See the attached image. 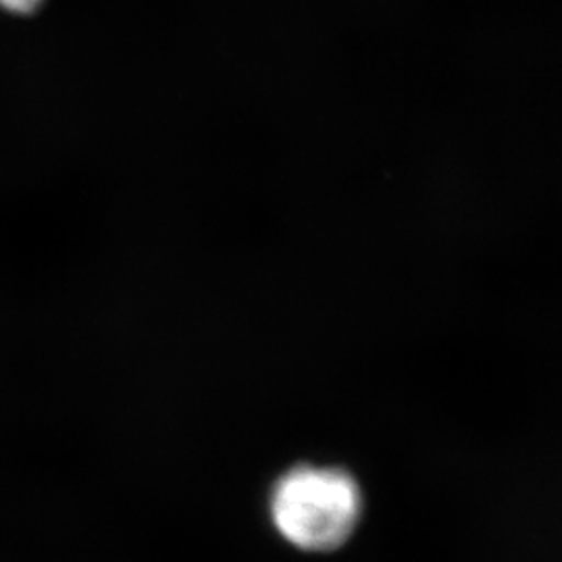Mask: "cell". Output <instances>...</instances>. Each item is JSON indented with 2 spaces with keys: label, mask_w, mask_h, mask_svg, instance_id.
<instances>
[{
  "label": "cell",
  "mask_w": 562,
  "mask_h": 562,
  "mask_svg": "<svg viewBox=\"0 0 562 562\" xmlns=\"http://www.w3.org/2000/svg\"><path fill=\"white\" fill-rule=\"evenodd\" d=\"M361 490L340 469L296 467L281 477L271 513L283 538L302 550L329 552L350 538L361 517Z\"/></svg>",
  "instance_id": "6da1fadb"
},
{
  "label": "cell",
  "mask_w": 562,
  "mask_h": 562,
  "mask_svg": "<svg viewBox=\"0 0 562 562\" xmlns=\"http://www.w3.org/2000/svg\"><path fill=\"white\" fill-rule=\"evenodd\" d=\"M46 0H0V11L11 15H32Z\"/></svg>",
  "instance_id": "7a4b0ae2"
}]
</instances>
